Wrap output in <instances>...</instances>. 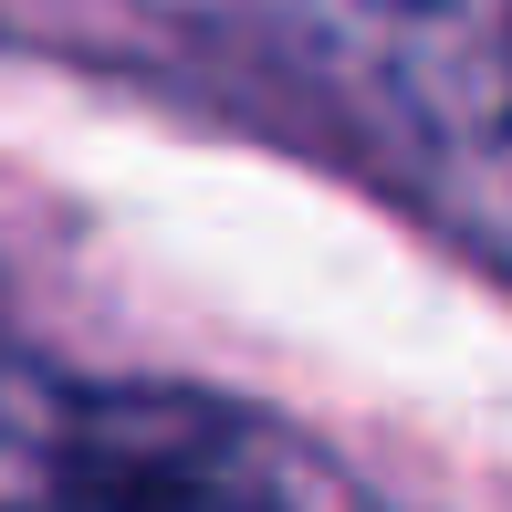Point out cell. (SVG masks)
Segmentation results:
<instances>
[{"label": "cell", "mask_w": 512, "mask_h": 512, "mask_svg": "<svg viewBox=\"0 0 512 512\" xmlns=\"http://www.w3.org/2000/svg\"><path fill=\"white\" fill-rule=\"evenodd\" d=\"M0 512H377L304 429L0 345Z\"/></svg>", "instance_id": "obj_1"}, {"label": "cell", "mask_w": 512, "mask_h": 512, "mask_svg": "<svg viewBox=\"0 0 512 512\" xmlns=\"http://www.w3.org/2000/svg\"><path fill=\"white\" fill-rule=\"evenodd\" d=\"M502 136H512V115H502Z\"/></svg>", "instance_id": "obj_2"}]
</instances>
